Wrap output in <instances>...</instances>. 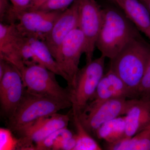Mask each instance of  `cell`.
I'll return each mask as SVG.
<instances>
[{"mask_svg": "<svg viewBox=\"0 0 150 150\" xmlns=\"http://www.w3.org/2000/svg\"><path fill=\"white\" fill-rule=\"evenodd\" d=\"M76 130V144L74 150H101L97 142L86 130L77 115H73Z\"/></svg>", "mask_w": 150, "mask_h": 150, "instance_id": "19", "label": "cell"}, {"mask_svg": "<svg viewBox=\"0 0 150 150\" xmlns=\"http://www.w3.org/2000/svg\"><path fill=\"white\" fill-rule=\"evenodd\" d=\"M136 98L115 97L99 104H88L78 117L90 134H95L96 130L105 123L126 115Z\"/></svg>", "mask_w": 150, "mask_h": 150, "instance_id": "6", "label": "cell"}, {"mask_svg": "<svg viewBox=\"0 0 150 150\" xmlns=\"http://www.w3.org/2000/svg\"><path fill=\"white\" fill-rule=\"evenodd\" d=\"M105 148L109 150H150V127L132 137L107 143Z\"/></svg>", "mask_w": 150, "mask_h": 150, "instance_id": "17", "label": "cell"}, {"mask_svg": "<svg viewBox=\"0 0 150 150\" xmlns=\"http://www.w3.org/2000/svg\"><path fill=\"white\" fill-rule=\"evenodd\" d=\"M105 58L101 56L80 69L74 83L70 89L73 115H79L84 110L95 93L104 74Z\"/></svg>", "mask_w": 150, "mask_h": 150, "instance_id": "4", "label": "cell"}, {"mask_svg": "<svg viewBox=\"0 0 150 150\" xmlns=\"http://www.w3.org/2000/svg\"><path fill=\"white\" fill-rule=\"evenodd\" d=\"M146 6L150 13V0H139Z\"/></svg>", "mask_w": 150, "mask_h": 150, "instance_id": "29", "label": "cell"}, {"mask_svg": "<svg viewBox=\"0 0 150 150\" xmlns=\"http://www.w3.org/2000/svg\"><path fill=\"white\" fill-rule=\"evenodd\" d=\"M20 74L25 90L30 93L71 103L69 89L61 86L56 74L46 67L37 64L26 65Z\"/></svg>", "mask_w": 150, "mask_h": 150, "instance_id": "5", "label": "cell"}, {"mask_svg": "<svg viewBox=\"0 0 150 150\" xmlns=\"http://www.w3.org/2000/svg\"><path fill=\"white\" fill-rule=\"evenodd\" d=\"M71 103L39 96L25 91L20 103L9 120L10 129L20 132L40 118L71 107Z\"/></svg>", "mask_w": 150, "mask_h": 150, "instance_id": "3", "label": "cell"}, {"mask_svg": "<svg viewBox=\"0 0 150 150\" xmlns=\"http://www.w3.org/2000/svg\"><path fill=\"white\" fill-rule=\"evenodd\" d=\"M150 40V13L139 0H111Z\"/></svg>", "mask_w": 150, "mask_h": 150, "instance_id": "14", "label": "cell"}, {"mask_svg": "<svg viewBox=\"0 0 150 150\" xmlns=\"http://www.w3.org/2000/svg\"><path fill=\"white\" fill-rule=\"evenodd\" d=\"M76 0H48L38 10L44 11H64Z\"/></svg>", "mask_w": 150, "mask_h": 150, "instance_id": "24", "label": "cell"}, {"mask_svg": "<svg viewBox=\"0 0 150 150\" xmlns=\"http://www.w3.org/2000/svg\"></svg>", "mask_w": 150, "mask_h": 150, "instance_id": "30", "label": "cell"}, {"mask_svg": "<svg viewBox=\"0 0 150 150\" xmlns=\"http://www.w3.org/2000/svg\"><path fill=\"white\" fill-rule=\"evenodd\" d=\"M102 26L96 47L101 56L110 60L130 40L141 35L120 9L108 7L102 9Z\"/></svg>", "mask_w": 150, "mask_h": 150, "instance_id": "2", "label": "cell"}, {"mask_svg": "<svg viewBox=\"0 0 150 150\" xmlns=\"http://www.w3.org/2000/svg\"><path fill=\"white\" fill-rule=\"evenodd\" d=\"M150 98V62L138 91V98Z\"/></svg>", "mask_w": 150, "mask_h": 150, "instance_id": "25", "label": "cell"}, {"mask_svg": "<svg viewBox=\"0 0 150 150\" xmlns=\"http://www.w3.org/2000/svg\"><path fill=\"white\" fill-rule=\"evenodd\" d=\"M115 98L114 93L106 75L104 74L100 81L94 95L90 103V105L101 103Z\"/></svg>", "mask_w": 150, "mask_h": 150, "instance_id": "20", "label": "cell"}, {"mask_svg": "<svg viewBox=\"0 0 150 150\" xmlns=\"http://www.w3.org/2000/svg\"><path fill=\"white\" fill-rule=\"evenodd\" d=\"M0 21L5 24H14L18 22L17 14L8 0H0Z\"/></svg>", "mask_w": 150, "mask_h": 150, "instance_id": "23", "label": "cell"}, {"mask_svg": "<svg viewBox=\"0 0 150 150\" xmlns=\"http://www.w3.org/2000/svg\"><path fill=\"white\" fill-rule=\"evenodd\" d=\"M85 39L79 28L72 30L63 41L54 56L68 78V88L72 87L79 70L81 56L84 54Z\"/></svg>", "mask_w": 150, "mask_h": 150, "instance_id": "7", "label": "cell"}, {"mask_svg": "<svg viewBox=\"0 0 150 150\" xmlns=\"http://www.w3.org/2000/svg\"><path fill=\"white\" fill-rule=\"evenodd\" d=\"M14 8L17 13L19 12L27 10L29 8L31 0H10Z\"/></svg>", "mask_w": 150, "mask_h": 150, "instance_id": "26", "label": "cell"}, {"mask_svg": "<svg viewBox=\"0 0 150 150\" xmlns=\"http://www.w3.org/2000/svg\"><path fill=\"white\" fill-rule=\"evenodd\" d=\"M79 0H76L69 7L62 12L50 31L45 35L44 41L54 57L67 35L79 27Z\"/></svg>", "mask_w": 150, "mask_h": 150, "instance_id": "11", "label": "cell"}, {"mask_svg": "<svg viewBox=\"0 0 150 150\" xmlns=\"http://www.w3.org/2000/svg\"><path fill=\"white\" fill-rule=\"evenodd\" d=\"M25 91L21 75L19 74L10 85L0 91L1 108L8 119L13 115L20 103Z\"/></svg>", "mask_w": 150, "mask_h": 150, "instance_id": "15", "label": "cell"}, {"mask_svg": "<svg viewBox=\"0 0 150 150\" xmlns=\"http://www.w3.org/2000/svg\"><path fill=\"white\" fill-rule=\"evenodd\" d=\"M19 142L10 129L0 128V150H18Z\"/></svg>", "mask_w": 150, "mask_h": 150, "instance_id": "22", "label": "cell"}, {"mask_svg": "<svg viewBox=\"0 0 150 150\" xmlns=\"http://www.w3.org/2000/svg\"><path fill=\"white\" fill-rule=\"evenodd\" d=\"M96 137L107 143H113L125 137V115L108 121L96 132Z\"/></svg>", "mask_w": 150, "mask_h": 150, "instance_id": "18", "label": "cell"}, {"mask_svg": "<svg viewBox=\"0 0 150 150\" xmlns=\"http://www.w3.org/2000/svg\"><path fill=\"white\" fill-rule=\"evenodd\" d=\"M23 36L16 23H0V59L13 65L20 73L25 67L19 49V43Z\"/></svg>", "mask_w": 150, "mask_h": 150, "instance_id": "12", "label": "cell"}, {"mask_svg": "<svg viewBox=\"0 0 150 150\" xmlns=\"http://www.w3.org/2000/svg\"><path fill=\"white\" fill-rule=\"evenodd\" d=\"M150 62V44L142 35L130 40L112 59L109 69L122 79L134 98Z\"/></svg>", "mask_w": 150, "mask_h": 150, "instance_id": "1", "label": "cell"}, {"mask_svg": "<svg viewBox=\"0 0 150 150\" xmlns=\"http://www.w3.org/2000/svg\"><path fill=\"white\" fill-rule=\"evenodd\" d=\"M48 0H31L29 8L27 10H36Z\"/></svg>", "mask_w": 150, "mask_h": 150, "instance_id": "28", "label": "cell"}, {"mask_svg": "<svg viewBox=\"0 0 150 150\" xmlns=\"http://www.w3.org/2000/svg\"><path fill=\"white\" fill-rule=\"evenodd\" d=\"M62 11L25 10L17 13L16 26L25 37L38 38L44 41Z\"/></svg>", "mask_w": 150, "mask_h": 150, "instance_id": "10", "label": "cell"}, {"mask_svg": "<svg viewBox=\"0 0 150 150\" xmlns=\"http://www.w3.org/2000/svg\"><path fill=\"white\" fill-rule=\"evenodd\" d=\"M79 27L85 39L86 63L92 61L102 24V9L96 0H79Z\"/></svg>", "mask_w": 150, "mask_h": 150, "instance_id": "8", "label": "cell"}, {"mask_svg": "<svg viewBox=\"0 0 150 150\" xmlns=\"http://www.w3.org/2000/svg\"><path fill=\"white\" fill-rule=\"evenodd\" d=\"M105 75L110 82L115 97L135 98L122 79L112 70L109 69Z\"/></svg>", "mask_w": 150, "mask_h": 150, "instance_id": "21", "label": "cell"}, {"mask_svg": "<svg viewBox=\"0 0 150 150\" xmlns=\"http://www.w3.org/2000/svg\"><path fill=\"white\" fill-rule=\"evenodd\" d=\"M125 137H130L150 127V98H136L125 115Z\"/></svg>", "mask_w": 150, "mask_h": 150, "instance_id": "13", "label": "cell"}, {"mask_svg": "<svg viewBox=\"0 0 150 150\" xmlns=\"http://www.w3.org/2000/svg\"><path fill=\"white\" fill-rule=\"evenodd\" d=\"M70 120L69 115L57 112L35 121L18 133L23 150H35V144L57 130L68 127Z\"/></svg>", "mask_w": 150, "mask_h": 150, "instance_id": "9", "label": "cell"}, {"mask_svg": "<svg viewBox=\"0 0 150 150\" xmlns=\"http://www.w3.org/2000/svg\"><path fill=\"white\" fill-rule=\"evenodd\" d=\"M76 144V137L74 134L71 138L64 143L62 147V150H74Z\"/></svg>", "mask_w": 150, "mask_h": 150, "instance_id": "27", "label": "cell"}, {"mask_svg": "<svg viewBox=\"0 0 150 150\" xmlns=\"http://www.w3.org/2000/svg\"><path fill=\"white\" fill-rule=\"evenodd\" d=\"M27 38L34 52L36 64L61 76L68 82V78L60 69L44 41L34 38Z\"/></svg>", "mask_w": 150, "mask_h": 150, "instance_id": "16", "label": "cell"}]
</instances>
